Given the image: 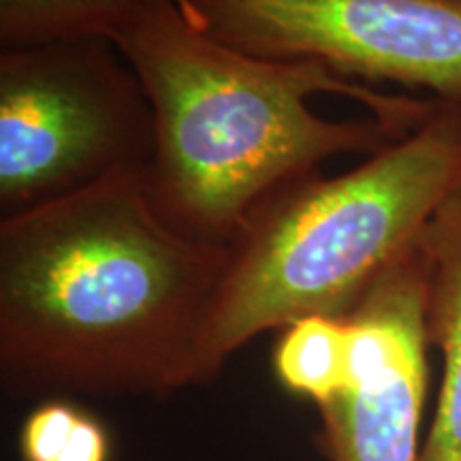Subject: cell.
Returning <instances> with one entry per match:
<instances>
[{
  "label": "cell",
  "instance_id": "6da1fadb",
  "mask_svg": "<svg viewBox=\"0 0 461 461\" xmlns=\"http://www.w3.org/2000/svg\"><path fill=\"white\" fill-rule=\"evenodd\" d=\"M229 246L160 221L143 171L0 218V380L26 397H165L199 384Z\"/></svg>",
  "mask_w": 461,
  "mask_h": 461
},
{
  "label": "cell",
  "instance_id": "7a4b0ae2",
  "mask_svg": "<svg viewBox=\"0 0 461 461\" xmlns=\"http://www.w3.org/2000/svg\"><path fill=\"white\" fill-rule=\"evenodd\" d=\"M115 45L154 112L143 190L182 238L230 246L248 214L342 154H376L436 99L391 96L319 60H274L218 41L176 0H141Z\"/></svg>",
  "mask_w": 461,
  "mask_h": 461
},
{
  "label": "cell",
  "instance_id": "3957f363",
  "mask_svg": "<svg viewBox=\"0 0 461 461\" xmlns=\"http://www.w3.org/2000/svg\"><path fill=\"white\" fill-rule=\"evenodd\" d=\"M461 190V95L355 169L305 176L265 197L230 241L227 278L201 348L199 384L269 330L344 319Z\"/></svg>",
  "mask_w": 461,
  "mask_h": 461
},
{
  "label": "cell",
  "instance_id": "277c9868",
  "mask_svg": "<svg viewBox=\"0 0 461 461\" xmlns=\"http://www.w3.org/2000/svg\"><path fill=\"white\" fill-rule=\"evenodd\" d=\"M154 112L113 39L0 50V218L143 171Z\"/></svg>",
  "mask_w": 461,
  "mask_h": 461
},
{
  "label": "cell",
  "instance_id": "5b68a950",
  "mask_svg": "<svg viewBox=\"0 0 461 461\" xmlns=\"http://www.w3.org/2000/svg\"><path fill=\"white\" fill-rule=\"evenodd\" d=\"M184 17L252 56L461 95V0H184Z\"/></svg>",
  "mask_w": 461,
  "mask_h": 461
},
{
  "label": "cell",
  "instance_id": "8992f818",
  "mask_svg": "<svg viewBox=\"0 0 461 461\" xmlns=\"http://www.w3.org/2000/svg\"><path fill=\"white\" fill-rule=\"evenodd\" d=\"M429 257L417 240L344 316L348 383L319 406L330 461H420L428 395Z\"/></svg>",
  "mask_w": 461,
  "mask_h": 461
},
{
  "label": "cell",
  "instance_id": "52a82bcc",
  "mask_svg": "<svg viewBox=\"0 0 461 461\" xmlns=\"http://www.w3.org/2000/svg\"><path fill=\"white\" fill-rule=\"evenodd\" d=\"M419 241L429 257L428 338L442 353L440 397L420 461H461V190Z\"/></svg>",
  "mask_w": 461,
  "mask_h": 461
},
{
  "label": "cell",
  "instance_id": "ba28073f",
  "mask_svg": "<svg viewBox=\"0 0 461 461\" xmlns=\"http://www.w3.org/2000/svg\"><path fill=\"white\" fill-rule=\"evenodd\" d=\"M141 0H0V50L62 39H115Z\"/></svg>",
  "mask_w": 461,
  "mask_h": 461
},
{
  "label": "cell",
  "instance_id": "9c48e42d",
  "mask_svg": "<svg viewBox=\"0 0 461 461\" xmlns=\"http://www.w3.org/2000/svg\"><path fill=\"white\" fill-rule=\"evenodd\" d=\"M274 367L288 391L322 406L348 383V322L321 314L291 322L276 344Z\"/></svg>",
  "mask_w": 461,
  "mask_h": 461
},
{
  "label": "cell",
  "instance_id": "30bf717a",
  "mask_svg": "<svg viewBox=\"0 0 461 461\" xmlns=\"http://www.w3.org/2000/svg\"><path fill=\"white\" fill-rule=\"evenodd\" d=\"M22 461H112L101 419L65 397L43 400L20 429Z\"/></svg>",
  "mask_w": 461,
  "mask_h": 461
},
{
  "label": "cell",
  "instance_id": "8fae6325",
  "mask_svg": "<svg viewBox=\"0 0 461 461\" xmlns=\"http://www.w3.org/2000/svg\"><path fill=\"white\" fill-rule=\"evenodd\" d=\"M176 3H177V7H180V11L184 14V0H176Z\"/></svg>",
  "mask_w": 461,
  "mask_h": 461
}]
</instances>
